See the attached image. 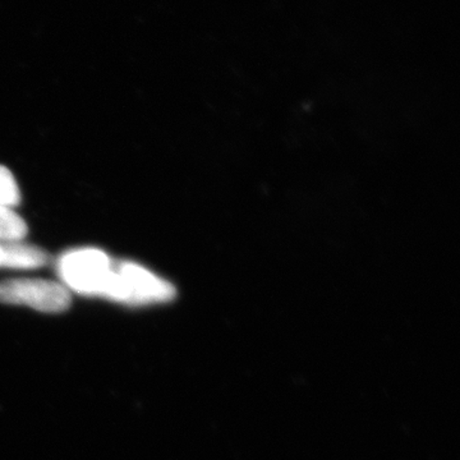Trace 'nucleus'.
I'll return each mask as SVG.
<instances>
[{
    "mask_svg": "<svg viewBox=\"0 0 460 460\" xmlns=\"http://www.w3.org/2000/svg\"><path fill=\"white\" fill-rule=\"evenodd\" d=\"M57 271L69 292L107 299L114 278V261L98 248H80L63 253Z\"/></svg>",
    "mask_w": 460,
    "mask_h": 460,
    "instance_id": "obj_1",
    "label": "nucleus"
},
{
    "mask_svg": "<svg viewBox=\"0 0 460 460\" xmlns=\"http://www.w3.org/2000/svg\"><path fill=\"white\" fill-rule=\"evenodd\" d=\"M0 302L45 314H60L71 305V292L62 283L42 279H11L0 283Z\"/></svg>",
    "mask_w": 460,
    "mask_h": 460,
    "instance_id": "obj_2",
    "label": "nucleus"
},
{
    "mask_svg": "<svg viewBox=\"0 0 460 460\" xmlns=\"http://www.w3.org/2000/svg\"><path fill=\"white\" fill-rule=\"evenodd\" d=\"M117 270L123 280L126 292V305L142 307L166 304L175 296V288L169 281L162 279L144 266L131 261L115 262Z\"/></svg>",
    "mask_w": 460,
    "mask_h": 460,
    "instance_id": "obj_3",
    "label": "nucleus"
},
{
    "mask_svg": "<svg viewBox=\"0 0 460 460\" xmlns=\"http://www.w3.org/2000/svg\"><path fill=\"white\" fill-rule=\"evenodd\" d=\"M49 262V255L41 248L18 242H3V268L33 270Z\"/></svg>",
    "mask_w": 460,
    "mask_h": 460,
    "instance_id": "obj_4",
    "label": "nucleus"
},
{
    "mask_svg": "<svg viewBox=\"0 0 460 460\" xmlns=\"http://www.w3.org/2000/svg\"><path fill=\"white\" fill-rule=\"evenodd\" d=\"M27 224L7 206H0V242H18L26 237Z\"/></svg>",
    "mask_w": 460,
    "mask_h": 460,
    "instance_id": "obj_5",
    "label": "nucleus"
},
{
    "mask_svg": "<svg viewBox=\"0 0 460 460\" xmlns=\"http://www.w3.org/2000/svg\"><path fill=\"white\" fill-rule=\"evenodd\" d=\"M20 201L21 192L13 174L5 166L0 165V206L14 208Z\"/></svg>",
    "mask_w": 460,
    "mask_h": 460,
    "instance_id": "obj_6",
    "label": "nucleus"
},
{
    "mask_svg": "<svg viewBox=\"0 0 460 460\" xmlns=\"http://www.w3.org/2000/svg\"><path fill=\"white\" fill-rule=\"evenodd\" d=\"M3 266V242H0V269Z\"/></svg>",
    "mask_w": 460,
    "mask_h": 460,
    "instance_id": "obj_7",
    "label": "nucleus"
}]
</instances>
